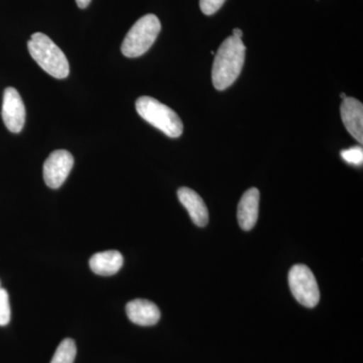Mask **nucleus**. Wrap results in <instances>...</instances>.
<instances>
[{
	"label": "nucleus",
	"mask_w": 363,
	"mask_h": 363,
	"mask_svg": "<svg viewBox=\"0 0 363 363\" xmlns=\"http://www.w3.org/2000/svg\"><path fill=\"white\" fill-rule=\"evenodd\" d=\"M259 191L257 188L247 190L241 197L238 207V220L243 230H252L259 218Z\"/></svg>",
	"instance_id": "obj_10"
},
{
	"label": "nucleus",
	"mask_w": 363,
	"mask_h": 363,
	"mask_svg": "<svg viewBox=\"0 0 363 363\" xmlns=\"http://www.w3.org/2000/svg\"><path fill=\"white\" fill-rule=\"evenodd\" d=\"M289 286L294 297L307 308L316 307L320 301V291L316 278L305 264H296L289 272Z\"/></svg>",
	"instance_id": "obj_5"
},
{
	"label": "nucleus",
	"mask_w": 363,
	"mask_h": 363,
	"mask_svg": "<svg viewBox=\"0 0 363 363\" xmlns=\"http://www.w3.org/2000/svg\"><path fill=\"white\" fill-rule=\"evenodd\" d=\"M11 317L9 293L4 289H0V326H6L11 321Z\"/></svg>",
	"instance_id": "obj_14"
},
{
	"label": "nucleus",
	"mask_w": 363,
	"mask_h": 363,
	"mask_svg": "<svg viewBox=\"0 0 363 363\" xmlns=\"http://www.w3.org/2000/svg\"><path fill=\"white\" fill-rule=\"evenodd\" d=\"M125 310L128 319L140 326H154L161 318L157 306L143 298L131 301L126 305Z\"/></svg>",
	"instance_id": "obj_9"
},
{
	"label": "nucleus",
	"mask_w": 363,
	"mask_h": 363,
	"mask_svg": "<svg viewBox=\"0 0 363 363\" xmlns=\"http://www.w3.org/2000/svg\"><path fill=\"white\" fill-rule=\"evenodd\" d=\"M77 348L73 339L66 338L60 343L51 363H74Z\"/></svg>",
	"instance_id": "obj_13"
},
{
	"label": "nucleus",
	"mask_w": 363,
	"mask_h": 363,
	"mask_svg": "<svg viewBox=\"0 0 363 363\" xmlns=\"http://www.w3.org/2000/svg\"><path fill=\"white\" fill-rule=\"evenodd\" d=\"M340 97L342 98V99H345L347 96H346L345 93H341Z\"/></svg>",
	"instance_id": "obj_19"
},
{
	"label": "nucleus",
	"mask_w": 363,
	"mask_h": 363,
	"mask_svg": "<svg viewBox=\"0 0 363 363\" xmlns=\"http://www.w3.org/2000/svg\"><path fill=\"white\" fill-rule=\"evenodd\" d=\"M0 289H1V288H0Z\"/></svg>",
	"instance_id": "obj_20"
},
{
	"label": "nucleus",
	"mask_w": 363,
	"mask_h": 363,
	"mask_svg": "<svg viewBox=\"0 0 363 363\" xmlns=\"http://www.w3.org/2000/svg\"><path fill=\"white\" fill-rule=\"evenodd\" d=\"M161 21L155 14H147L140 18L124 38L121 52L128 58H138L145 54L161 32Z\"/></svg>",
	"instance_id": "obj_4"
},
{
	"label": "nucleus",
	"mask_w": 363,
	"mask_h": 363,
	"mask_svg": "<svg viewBox=\"0 0 363 363\" xmlns=\"http://www.w3.org/2000/svg\"><path fill=\"white\" fill-rule=\"evenodd\" d=\"M341 118L346 130L358 143H363V105L352 97H346L341 104Z\"/></svg>",
	"instance_id": "obj_8"
},
{
	"label": "nucleus",
	"mask_w": 363,
	"mask_h": 363,
	"mask_svg": "<svg viewBox=\"0 0 363 363\" xmlns=\"http://www.w3.org/2000/svg\"><path fill=\"white\" fill-rule=\"evenodd\" d=\"M91 0H76V4L80 9H86L89 6Z\"/></svg>",
	"instance_id": "obj_17"
},
{
	"label": "nucleus",
	"mask_w": 363,
	"mask_h": 363,
	"mask_svg": "<svg viewBox=\"0 0 363 363\" xmlns=\"http://www.w3.org/2000/svg\"><path fill=\"white\" fill-rule=\"evenodd\" d=\"M341 157L348 164L353 166H362L363 162V150L362 147H353L341 152Z\"/></svg>",
	"instance_id": "obj_15"
},
{
	"label": "nucleus",
	"mask_w": 363,
	"mask_h": 363,
	"mask_svg": "<svg viewBox=\"0 0 363 363\" xmlns=\"http://www.w3.org/2000/svg\"><path fill=\"white\" fill-rule=\"evenodd\" d=\"M247 48L238 38H227L216 55L212 68V82L217 90H225L240 75L245 61Z\"/></svg>",
	"instance_id": "obj_1"
},
{
	"label": "nucleus",
	"mask_w": 363,
	"mask_h": 363,
	"mask_svg": "<svg viewBox=\"0 0 363 363\" xmlns=\"http://www.w3.org/2000/svg\"><path fill=\"white\" fill-rule=\"evenodd\" d=\"M233 35V37L238 38V39H241L243 35L242 30H240V28H234Z\"/></svg>",
	"instance_id": "obj_18"
},
{
	"label": "nucleus",
	"mask_w": 363,
	"mask_h": 363,
	"mask_svg": "<svg viewBox=\"0 0 363 363\" xmlns=\"http://www.w3.org/2000/svg\"><path fill=\"white\" fill-rule=\"evenodd\" d=\"M178 198L181 204L187 209L195 225L199 227L207 225L209 221L207 206L198 193L192 189L182 187L178 190Z\"/></svg>",
	"instance_id": "obj_11"
},
{
	"label": "nucleus",
	"mask_w": 363,
	"mask_h": 363,
	"mask_svg": "<svg viewBox=\"0 0 363 363\" xmlns=\"http://www.w3.org/2000/svg\"><path fill=\"white\" fill-rule=\"evenodd\" d=\"M226 0H200V9L206 16H212L219 11Z\"/></svg>",
	"instance_id": "obj_16"
},
{
	"label": "nucleus",
	"mask_w": 363,
	"mask_h": 363,
	"mask_svg": "<svg viewBox=\"0 0 363 363\" xmlns=\"http://www.w3.org/2000/svg\"><path fill=\"white\" fill-rule=\"evenodd\" d=\"M74 166V157L68 150H55L45 160L43 174L48 187L58 189L68 178Z\"/></svg>",
	"instance_id": "obj_6"
},
{
	"label": "nucleus",
	"mask_w": 363,
	"mask_h": 363,
	"mask_svg": "<svg viewBox=\"0 0 363 363\" xmlns=\"http://www.w3.org/2000/svg\"><path fill=\"white\" fill-rule=\"evenodd\" d=\"M28 52L38 65L52 77L65 79L70 73V67L63 51L48 35L33 33L28 43Z\"/></svg>",
	"instance_id": "obj_2"
},
{
	"label": "nucleus",
	"mask_w": 363,
	"mask_h": 363,
	"mask_svg": "<svg viewBox=\"0 0 363 363\" xmlns=\"http://www.w3.org/2000/svg\"><path fill=\"white\" fill-rule=\"evenodd\" d=\"M90 269L99 276H112L118 272L123 264V257L117 250L95 253L89 260Z\"/></svg>",
	"instance_id": "obj_12"
},
{
	"label": "nucleus",
	"mask_w": 363,
	"mask_h": 363,
	"mask_svg": "<svg viewBox=\"0 0 363 363\" xmlns=\"http://www.w3.org/2000/svg\"><path fill=\"white\" fill-rule=\"evenodd\" d=\"M135 108L140 116H142L145 121L161 130L169 138H177L183 133V123L178 114L155 98L150 96L138 98L135 102Z\"/></svg>",
	"instance_id": "obj_3"
},
{
	"label": "nucleus",
	"mask_w": 363,
	"mask_h": 363,
	"mask_svg": "<svg viewBox=\"0 0 363 363\" xmlns=\"http://www.w3.org/2000/svg\"><path fill=\"white\" fill-rule=\"evenodd\" d=\"M2 119L7 130L13 133L23 130L26 121V108L20 93L13 87L6 88L1 109Z\"/></svg>",
	"instance_id": "obj_7"
}]
</instances>
